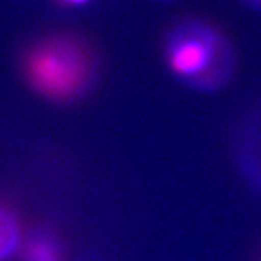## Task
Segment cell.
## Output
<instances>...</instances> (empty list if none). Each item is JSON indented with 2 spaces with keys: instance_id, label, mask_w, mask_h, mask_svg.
Returning <instances> with one entry per match:
<instances>
[{
  "instance_id": "6da1fadb",
  "label": "cell",
  "mask_w": 261,
  "mask_h": 261,
  "mask_svg": "<svg viewBox=\"0 0 261 261\" xmlns=\"http://www.w3.org/2000/svg\"><path fill=\"white\" fill-rule=\"evenodd\" d=\"M23 80L34 93L54 105H71L90 92L97 73L92 48L73 35L38 39L22 57Z\"/></svg>"
},
{
  "instance_id": "7a4b0ae2",
  "label": "cell",
  "mask_w": 261,
  "mask_h": 261,
  "mask_svg": "<svg viewBox=\"0 0 261 261\" xmlns=\"http://www.w3.org/2000/svg\"><path fill=\"white\" fill-rule=\"evenodd\" d=\"M164 57L170 71L200 93L222 90L237 67L231 41L214 23L200 18L183 19L170 29Z\"/></svg>"
},
{
  "instance_id": "3957f363",
  "label": "cell",
  "mask_w": 261,
  "mask_h": 261,
  "mask_svg": "<svg viewBox=\"0 0 261 261\" xmlns=\"http://www.w3.org/2000/svg\"><path fill=\"white\" fill-rule=\"evenodd\" d=\"M233 160L245 185L261 196V106L252 109L235 132Z\"/></svg>"
},
{
  "instance_id": "277c9868",
  "label": "cell",
  "mask_w": 261,
  "mask_h": 261,
  "mask_svg": "<svg viewBox=\"0 0 261 261\" xmlns=\"http://www.w3.org/2000/svg\"><path fill=\"white\" fill-rule=\"evenodd\" d=\"M16 257L20 261H67L68 248L57 228L39 224L25 229Z\"/></svg>"
},
{
  "instance_id": "5b68a950",
  "label": "cell",
  "mask_w": 261,
  "mask_h": 261,
  "mask_svg": "<svg viewBox=\"0 0 261 261\" xmlns=\"http://www.w3.org/2000/svg\"><path fill=\"white\" fill-rule=\"evenodd\" d=\"M23 224L10 202L0 199V261L16 257L23 238Z\"/></svg>"
},
{
  "instance_id": "8992f818",
  "label": "cell",
  "mask_w": 261,
  "mask_h": 261,
  "mask_svg": "<svg viewBox=\"0 0 261 261\" xmlns=\"http://www.w3.org/2000/svg\"><path fill=\"white\" fill-rule=\"evenodd\" d=\"M238 2H241L245 8L254 12H261V0H238Z\"/></svg>"
},
{
  "instance_id": "52a82bcc",
  "label": "cell",
  "mask_w": 261,
  "mask_h": 261,
  "mask_svg": "<svg viewBox=\"0 0 261 261\" xmlns=\"http://www.w3.org/2000/svg\"><path fill=\"white\" fill-rule=\"evenodd\" d=\"M63 3H67V5H71V6H80V5H84L90 0H60Z\"/></svg>"
},
{
  "instance_id": "ba28073f",
  "label": "cell",
  "mask_w": 261,
  "mask_h": 261,
  "mask_svg": "<svg viewBox=\"0 0 261 261\" xmlns=\"http://www.w3.org/2000/svg\"><path fill=\"white\" fill-rule=\"evenodd\" d=\"M258 261H261V254H260V258H258Z\"/></svg>"
}]
</instances>
